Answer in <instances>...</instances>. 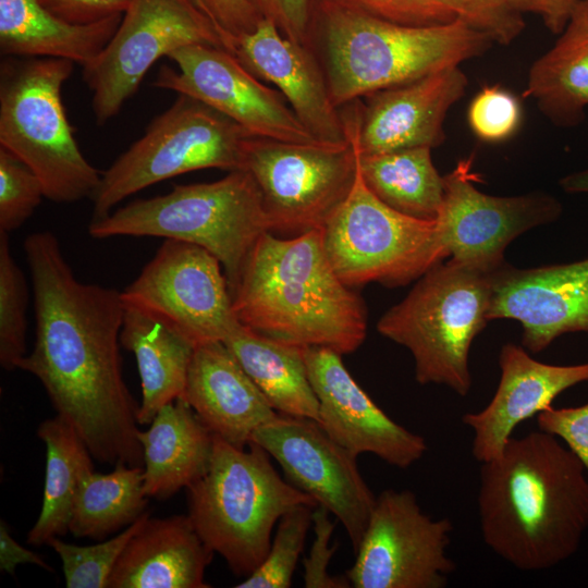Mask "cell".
<instances>
[{"label":"cell","mask_w":588,"mask_h":588,"mask_svg":"<svg viewBox=\"0 0 588 588\" xmlns=\"http://www.w3.org/2000/svg\"><path fill=\"white\" fill-rule=\"evenodd\" d=\"M471 159L444 175V198L437 219L441 247L455 261L493 272L507 245L536 226L555 221L560 201L546 193L492 196L477 189Z\"/></svg>","instance_id":"17"},{"label":"cell","mask_w":588,"mask_h":588,"mask_svg":"<svg viewBox=\"0 0 588 588\" xmlns=\"http://www.w3.org/2000/svg\"><path fill=\"white\" fill-rule=\"evenodd\" d=\"M138 439L148 498L164 500L187 489L209 466L213 433L181 397L164 405Z\"/></svg>","instance_id":"25"},{"label":"cell","mask_w":588,"mask_h":588,"mask_svg":"<svg viewBox=\"0 0 588 588\" xmlns=\"http://www.w3.org/2000/svg\"><path fill=\"white\" fill-rule=\"evenodd\" d=\"M201 12H204L207 16V11L201 2V0H191ZM209 17V16H208ZM212 22V21H211Z\"/></svg>","instance_id":"48"},{"label":"cell","mask_w":588,"mask_h":588,"mask_svg":"<svg viewBox=\"0 0 588 588\" xmlns=\"http://www.w3.org/2000/svg\"><path fill=\"white\" fill-rule=\"evenodd\" d=\"M176 70L159 69L152 85L195 98L253 136L292 143L317 142L285 98L260 83L229 50L196 44L168 57Z\"/></svg>","instance_id":"16"},{"label":"cell","mask_w":588,"mask_h":588,"mask_svg":"<svg viewBox=\"0 0 588 588\" xmlns=\"http://www.w3.org/2000/svg\"><path fill=\"white\" fill-rule=\"evenodd\" d=\"M215 552L188 515L147 517L119 558L107 588H208Z\"/></svg>","instance_id":"24"},{"label":"cell","mask_w":588,"mask_h":588,"mask_svg":"<svg viewBox=\"0 0 588 588\" xmlns=\"http://www.w3.org/2000/svg\"><path fill=\"white\" fill-rule=\"evenodd\" d=\"M59 19L75 25H89L124 14L132 0H38Z\"/></svg>","instance_id":"44"},{"label":"cell","mask_w":588,"mask_h":588,"mask_svg":"<svg viewBox=\"0 0 588 588\" xmlns=\"http://www.w3.org/2000/svg\"><path fill=\"white\" fill-rule=\"evenodd\" d=\"M32 563L47 571H52L40 555L19 544L10 535L4 520L0 523V568L14 575L19 564Z\"/></svg>","instance_id":"46"},{"label":"cell","mask_w":588,"mask_h":588,"mask_svg":"<svg viewBox=\"0 0 588 588\" xmlns=\"http://www.w3.org/2000/svg\"><path fill=\"white\" fill-rule=\"evenodd\" d=\"M220 33L224 48L233 53L237 37L253 30L261 17L248 0H201Z\"/></svg>","instance_id":"43"},{"label":"cell","mask_w":588,"mask_h":588,"mask_svg":"<svg viewBox=\"0 0 588 588\" xmlns=\"http://www.w3.org/2000/svg\"><path fill=\"white\" fill-rule=\"evenodd\" d=\"M231 294L238 321L277 341L344 355L366 338L364 301L332 269L319 230L287 238L265 233Z\"/></svg>","instance_id":"3"},{"label":"cell","mask_w":588,"mask_h":588,"mask_svg":"<svg viewBox=\"0 0 588 588\" xmlns=\"http://www.w3.org/2000/svg\"><path fill=\"white\" fill-rule=\"evenodd\" d=\"M121 345L136 358L142 385L138 425H150L167 404L182 399L195 346L159 321L124 307Z\"/></svg>","instance_id":"28"},{"label":"cell","mask_w":588,"mask_h":588,"mask_svg":"<svg viewBox=\"0 0 588 588\" xmlns=\"http://www.w3.org/2000/svg\"><path fill=\"white\" fill-rule=\"evenodd\" d=\"M304 357L319 403L318 424L336 443L356 456L370 453L403 469L425 455L426 440L372 401L351 376L340 353L309 346L304 347Z\"/></svg>","instance_id":"19"},{"label":"cell","mask_w":588,"mask_h":588,"mask_svg":"<svg viewBox=\"0 0 588 588\" xmlns=\"http://www.w3.org/2000/svg\"><path fill=\"white\" fill-rule=\"evenodd\" d=\"M491 293L492 272L442 261L379 319L377 330L411 352L418 383L465 396L473 383L469 351L489 321Z\"/></svg>","instance_id":"7"},{"label":"cell","mask_w":588,"mask_h":588,"mask_svg":"<svg viewBox=\"0 0 588 588\" xmlns=\"http://www.w3.org/2000/svg\"><path fill=\"white\" fill-rule=\"evenodd\" d=\"M431 149L412 147L370 155L358 150L359 173L371 193L392 209L434 221L443 204L444 176L432 162Z\"/></svg>","instance_id":"31"},{"label":"cell","mask_w":588,"mask_h":588,"mask_svg":"<svg viewBox=\"0 0 588 588\" xmlns=\"http://www.w3.org/2000/svg\"><path fill=\"white\" fill-rule=\"evenodd\" d=\"M314 509L310 505H299L280 518L266 558L236 588L291 587L307 532L313 526Z\"/></svg>","instance_id":"35"},{"label":"cell","mask_w":588,"mask_h":588,"mask_svg":"<svg viewBox=\"0 0 588 588\" xmlns=\"http://www.w3.org/2000/svg\"><path fill=\"white\" fill-rule=\"evenodd\" d=\"M344 143H292L249 136L243 166L261 195L270 232L321 231L351 192L358 150L345 130Z\"/></svg>","instance_id":"11"},{"label":"cell","mask_w":588,"mask_h":588,"mask_svg":"<svg viewBox=\"0 0 588 588\" xmlns=\"http://www.w3.org/2000/svg\"><path fill=\"white\" fill-rule=\"evenodd\" d=\"M467 121L471 132L480 140H506L520 126V101L513 93L499 85L485 86L470 101Z\"/></svg>","instance_id":"37"},{"label":"cell","mask_w":588,"mask_h":588,"mask_svg":"<svg viewBox=\"0 0 588 588\" xmlns=\"http://www.w3.org/2000/svg\"><path fill=\"white\" fill-rule=\"evenodd\" d=\"M389 22L430 26L462 19L460 0H329Z\"/></svg>","instance_id":"38"},{"label":"cell","mask_w":588,"mask_h":588,"mask_svg":"<svg viewBox=\"0 0 588 588\" xmlns=\"http://www.w3.org/2000/svg\"><path fill=\"white\" fill-rule=\"evenodd\" d=\"M270 457L253 441L240 448L213 434L209 466L186 489L194 528L236 577L249 576L261 564L284 514L318 505L283 479Z\"/></svg>","instance_id":"5"},{"label":"cell","mask_w":588,"mask_h":588,"mask_svg":"<svg viewBox=\"0 0 588 588\" xmlns=\"http://www.w3.org/2000/svg\"><path fill=\"white\" fill-rule=\"evenodd\" d=\"M270 232L258 186L245 169L209 183L175 185L171 192L135 199L91 220L88 234L157 236L198 245L222 265L232 293L257 241Z\"/></svg>","instance_id":"6"},{"label":"cell","mask_w":588,"mask_h":588,"mask_svg":"<svg viewBox=\"0 0 588 588\" xmlns=\"http://www.w3.org/2000/svg\"><path fill=\"white\" fill-rule=\"evenodd\" d=\"M46 198L36 173L11 151L0 147V232L21 228Z\"/></svg>","instance_id":"36"},{"label":"cell","mask_w":588,"mask_h":588,"mask_svg":"<svg viewBox=\"0 0 588 588\" xmlns=\"http://www.w3.org/2000/svg\"><path fill=\"white\" fill-rule=\"evenodd\" d=\"M499 366L500 381L490 402L462 417L473 431L471 453L480 464L501 454L520 422L551 407L568 388L588 381V363L546 364L512 343L502 346Z\"/></svg>","instance_id":"22"},{"label":"cell","mask_w":588,"mask_h":588,"mask_svg":"<svg viewBox=\"0 0 588 588\" xmlns=\"http://www.w3.org/2000/svg\"><path fill=\"white\" fill-rule=\"evenodd\" d=\"M493 41L461 19L412 26L329 0H316L309 47L318 57L333 103L402 85L485 54Z\"/></svg>","instance_id":"4"},{"label":"cell","mask_w":588,"mask_h":588,"mask_svg":"<svg viewBox=\"0 0 588 588\" xmlns=\"http://www.w3.org/2000/svg\"><path fill=\"white\" fill-rule=\"evenodd\" d=\"M250 441L278 462L291 485L338 518L356 551L376 502L357 456L329 437L318 421L279 413Z\"/></svg>","instance_id":"15"},{"label":"cell","mask_w":588,"mask_h":588,"mask_svg":"<svg viewBox=\"0 0 588 588\" xmlns=\"http://www.w3.org/2000/svg\"><path fill=\"white\" fill-rule=\"evenodd\" d=\"M468 79L458 66L381 89L340 108L362 155L412 147H437L445 139L444 120L466 93Z\"/></svg>","instance_id":"18"},{"label":"cell","mask_w":588,"mask_h":588,"mask_svg":"<svg viewBox=\"0 0 588 588\" xmlns=\"http://www.w3.org/2000/svg\"><path fill=\"white\" fill-rule=\"evenodd\" d=\"M329 514L330 512L321 505H317L313 512L315 537L308 556L303 560L306 588L351 587L346 576H334L329 573V564L338 550L336 543L330 546L335 525Z\"/></svg>","instance_id":"39"},{"label":"cell","mask_w":588,"mask_h":588,"mask_svg":"<svg viewBox=\"0 0 588 588\" xmlns=\"http://www.w3.org/2000/svg\"><path fill=\"white\" fill-rule=\"evenodd\" d=\"M536 417L539 430L561 439L580 461L588 475V402L573 407L551 406Z\"/></svg>","instance_id":"41"},{"label":"cell","mask_w":588,"mask_h":588,"mask_svg":"<svg viewBox=\"0 0 588 588\" xmlns=\"http://www.w3.org/2000/svg\"><path fill=\"white\" fill-rule=\"evenodd\" d=\"M477 503L491 551L520 571L549 569L577 552L588 529V475L555 436L532 431L481 464Z\"/></svg>","instance_id":"2"},{"label":"cell","mask_w":588,"mask_h":588,"mask_svg":"<svg viewBox=\"0 0 588 588\" xmlns=\"http://www.w3.org/2000/svg\"><path fill=\"white\" fill-rule=\"evenodd\" d=\"M462 21L486 34L493 42L510 45L524 30L522 14L506 0H460Z\"/></svg>","instance_id":"40"},{"label":"cell","mask_w":588,"mask_h":588,"mask_svg":"<svg viewBox=\"0 0 588 588\" xmlns=\"http://www.w3.org/2000/svg\"><path fill=\"white\" fill-rule=\"evenodd\" d=\"M321 237L332 269L350 287L405 285L446 258L437 220L412 218L382 203L365 184L358 159L353 187Z\"/></svg>","instance_id":"10"},{"label":"cell","mask_w":588,"mask_h":588,"mask_svg":"<svg viewBox=\"0 0 588 588\" xmlns=\"http://www.w3.org/2000/svg\"><path fill=\"white\" fill-rule=\"evenodd\" d=\"M223 343L277 413L318 421L319 403L304 347L270 339L242 323Z\"/></svg>","instance_id":"29"},{"label":"cell","mask_w":588,"mask_h":588,"mask_svg":"<svg viewBox=\"0 0 588 588\" xmlns=\"http://www.w3.org/2000/svg\"><path fill=\"white\" fill-rule=\"evenodd\" d=\"M196 44L224 48L215 24L191 0H132L108 45L83 66L96 123L119 113L157 60Z\"/></svg>","instance_id":"13"},{"label":"cell","mask_w":588,"mask_h":588,"mask_svg":"<svg viewBox=\"0 0 588 588\" xmlns=\"http://www.w3.org/2000/svg\"><path fill=\"white\" fill-rule=\"evenodd\" d=\"M182 399L213 434L240 448L278 415L219 341L195 346Z\"/></svg>","instance_id":"23"},{"label":"cell","mask_w":588,"mask_h":588,"mask_svg":"<svg viewBox=\"0 0 588 588\" xmlns=\"http://www.w3.org/2000/svg\"><path fill=\"white\" fill-rule=\"evenodd\" d=\"M488 319L518 321L531 353L564 333H588V258L528 269L504 262L492 272Z\"/></svg>","instance_id":"20"},{"label":"cell","mask_w":588,"mask_h":588,"mask_svg":"<svg viewBox=\"0 0 588 588\" xmlns=\"http://www.w3.org/2000/svg\"><path fill=\"white\" fill-rule=\"evenodd\" d=\"M36 318L34 348L19 369L35 376L61 418L102 463L144 466L137 412L122 373L121 292L74 274L58 237L38 231L23 243Z\"/></svg>","instance_id":"1"},{"label":"cell","mask_w":588,"mask_h":588,"mask_svg":"<svg viewBox=\"0 0 588 588\" xmlns=\"http://www.w3.org/2000/svg\"><path fill=\"white\" fill-rule=\"evenodd\" d=\"M292 41L309 46L316 0H248Z\"/></svg>","instance_id":"42"},{"label":"cell","mask_w":588,"mask_h":588,"mask_svg":"<svg viewBox=\"0 0 588 588\" xmlns=\"http://www.w3.org/2000/svg\"><path fill=\"white\" fill-rule=\"evenodd\" d=\"M233 54L256 77L277 86L317 142H347L340 108L331 99L322 65L309 46L290 40L272 22L261 19L253 30L235 39Z\"/></svg>","instance_id":"21"},{"label":"cell","mask_w":588,"mask_h":588,"mask_svg":"<svg viewBox=\"0 0 588 588\" xmlns=\"http://www.w3.org/2000/svg\"><path fill=\"white\" fill-rule=\"evenodd\" d=\"M150 515L144 512L122 532L91 546L64 542L59 537L48 540L60 556L68 588H107L112 571L131 538Z\"/></svg>","instance_id":"34"},{"label":"cell","mask_w":588,"mask_h":588,"mask_svg":"<svg viewBox=\"0 0 588 588\" xmlns=\"http://www.w3.org/2000/svg\"><path fill=\"white\" fill-rule=\"evenodd\" d=\"M122 16L75 25L38 0H0V52L2 57L65 59L84 66L108 45Z\"/></svg>","instance_id":"26"},{"label":"cell","mask_w":588,"mask_h":588,"mask_svg":"<svg viewBox=\"0 0 588 588\" xmlns=\"http://www.w3.org/2000/svg\"><path fill=\"white\" fill-rule=\"evenodd\" d=\"M560 185L567 193H588V169L564 176Z\"/></svg>","instance_id":"47"},{"label":"cell","mask_w":588,"mask_h":588,"mask_svg":"<svg viewBox=\"0 0 588 588\" xmlns=\"http://www.w3.org/2000/svg\"><path fill=\"white\" fill-rule=\"evenodd\" d=\"M579 0H506L516 12L539 15L552 34H560L566 26Z\"/></svg>","instance_id":"45"},{"label":"cell","mask_w":588,"mask_h":588,"mask_svg":"<svg viewBox=\"0 0 588 588\" xmlns=\"http://www.w3.org/2000/svg\"><path fill=\"white\" fill-rule=\"evenodd\" d=\"M37 434L46 445V474L41 510L27 535L33 546L47 544L52 537L69 532L79 485L94 471L86 443L59 415L44 420Z\"/></svg>","instance_id":"30"},{"label":"cell","mask_w":588,"mask_h":588,"mask_svg":"<svg viewBox=\"0 0 588 588\" xmlns=\"http://www.w3.org/2000/svg\"><path fill=\"white\" fill-rule=\"evenodd\" d=\"M452 530L450 519L424 513L412 491L383 490L345 576L355 588H443L455 569Z\"/></svg>","instance_id":"14"},{"label":"cell","mask_w":588,"mask_h":588,"mask_svg":"<svg viewBox=\"0 0 588 588\" xmlns=\"http://www.w3.org/2000/svg\"><path fill=\"white\" fill-rule=\"evenodd\" d=\"M74 62L56 58L3 57L0 64V147L39 177L46 198H91L99 172L83 155L62 102Z\"/></svg>","instance_id":"8"},{"label":"cell","mask_w":588,"mask_h":588,"mask_svg":"<svg viewBox=\"0 0 588 588\" xmlns=\"http://www.w3.org/2000/svg\"><path fill=\"white\" fill-rule=\"evenodd\" d=\"M28 286L15 261L9 234L0 232V364L5 370L19 369L26 354V311Z\"/></svg>","instance_id":"33"},{"label":"cell","mask_w":588,"mask_h":588,"mask_svg":"<svg viewBox=\"0 0 588 588\" xmlns=\"http://www.w3.org/2000/svg\"><path fill=\"white\" fill-rule=\"evenodd\" d=\"M121 297L194 346L224 342L241 326L219 259L183 241L167 238Z\"/></svg>","instance_id":"12"},{"label":"cell","mask_w":588,"mask_h":588,"mask_svg":"<svg viewBox=\"0 0 588 588\" xmlns=\"http://www.w3.org/2000/svg\"><path fill=\"white\" fill-rule=\"evenodd\" d=\"M237 123L201 101L179 95L103 172L90 198L91 220L128 196L168 179L209 168L242 169L246 139Z\"/></svg>","instance_id":"9"},{"label":"cell","mask_w":588,"mask_h":588,"mask_svg":"<svg viewBox=\"0 0 588 588\" xmlns=\"http://www.w3.org/2000/svg\"><path fill=\"white\" fill-rule=\"evenodd\" d=\"M144 467L114 465L109 474L91 471L78 488L69 531L78 538L103 540L134 523L144 512Z\"/></svg>","instance_id":"32"},{"label":"cell","mask_w":588,"mask_h":588,"mask_svg":"<svg viewBox=\"0 0 588 588\" xmlns=\"http://www.w3.org/2000/svg\"><path fill=\"white\" fill-rule=\"evenodd\" d=\"M524 97L555 125L576 126L588 107V0H579L554 45L530 66Z\"/></svg>","instance_id":"27"}]
</instances>
